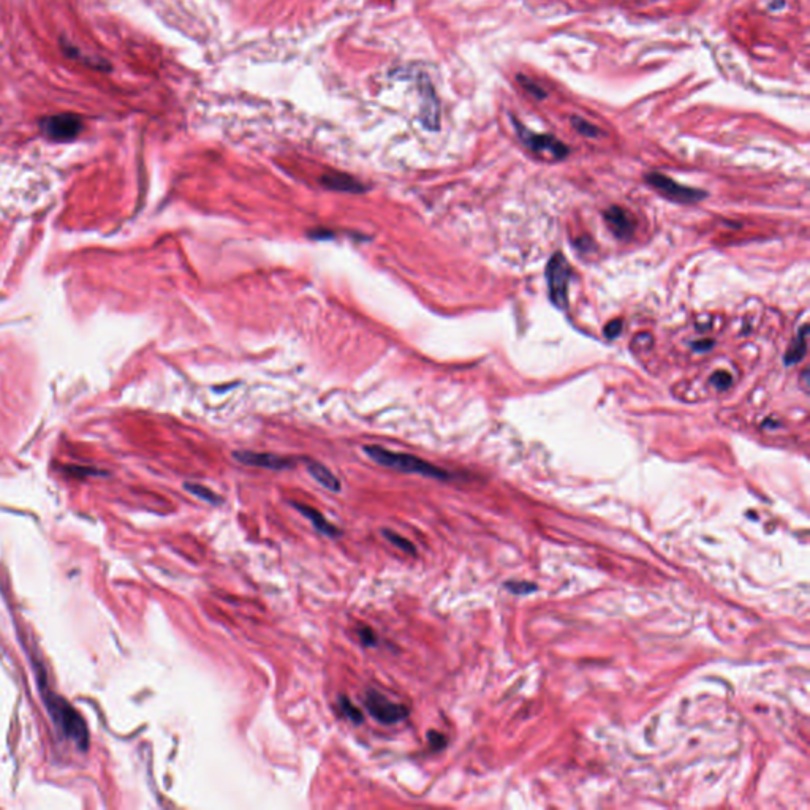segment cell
Returning <instances> with one entry per match:
<instances>
[{
	"instance_id": "4fadbf2b",
	"label": "cell",
	"mask_w": 810,
	"mask_h": 810,
	"mask_svg": "<svg viewBox=\"0 0 810 810\" xmlns=\"http://www.w3.org/2000/svg\"><path fill=\"white\" fill-rule=\"evenodd\" d=\"M307 472L312 475L314 480L317 483L321 484L323 488H326L328 491L331 492H339L341 491V481L334 475L330 469L326 466H323V464L317 462V461H307Z\"/></svg>"
},
{
	"instance_id": "7402d4cb",
	"label": "cell",
	"mask_w": 810,
	"mask_h": 810,
	"mask_svg": "<svg viewBox=\"0 0 810 810\" xmlns=\"http://www.w3.org/2000/svg\"><path fill=\"white\" fill-rule=\"evenodd\" d=\"M622 331V320H613L605 328V336L608 339H616Z\"/></svg>"
},
{
	"instance_id": "30bf717a",
	"label": "cell",
	"mask_w": 810,
	"mask_h": 810,
	"mask_svg": "<svg viewBox=\"0 0 810 810\" xmlns=\"http://www.w3.org/2000/svg\"><path fill=\"white\" fill-rule=\"evenodd\" d=\"M421 95H423L421 116H423L424 127H426L428 130H439V127H440L439 100H437V95H435V92H434L432 86H430L429 83H428L426 87L421 89Z\"/></svg>"
},
{
	"instance_id": "ffe728a7",
	"label": "cell",
	"mask_w": 810,
	"mask_h": 810,
	"mask_svg": "<svg viewBox=\"0 0 810 810\" xmlns=\"http://www.w3.org/2000/svg\"><path fill=\"white\" fill-rule=\"evenodd\" d=\"M711 383H712L714 387H716L718 391H725V389H728V388L732 387V385H733V377L729 376L728 372L718 371V372H716V373H714V376L711 377Z\"/></svg>"
},
{
	"instance_id": "8fae6325",
	"label": "cell",
	"mask_w": 810,
	"mask_h": 810,
	"mask_svg": "<svg viewBox=\"0 0 810 810\" xmlns=\"http://www.w3.org/2000/svg\"><path fill=\"white\" fill-rule=\"evenodd\" d=\"M292 505L296 508L299 513H303L321 535L330 537V538H337V537L342 535L341 529L336 528L334 524H331L330 521L323 516L319 509H315L314 507H309V505H303V503H296V502H292Z\"/></svg>"
},
{
	"instance_id": "9c48e42d",
	"label": "cell",
	"mask_w": 810,
	"mask_h": 810,
	"mask_svg": "<svg viewBox=\"0 0 810 810\" xmlns=\"http://www.w3.org/2000/svg\"><path fill=\"white\" fill-rule=\"evenodd\" d=\"M603 217L606 220V225L609 226V230L613 231L614 236L619 237V239H628V237L633 235L634 230L633 217L624 208L611 206L609 209H606Z\"/></svg>"
},
{
	"instance_id": "8992f818",
	"label": "cell",
	"mask_w": 810,
	"mask_h": 810,
	"mask_svg": "<svg viewBox=\"0 0 810 810\" xmlns=\"http://www.w3.org/2000/svg\"><path fill=\"white\" fill-rule=\"evenodd\" d=\"M646 180H648V184L650 187H654L657 192H660L661 195L668 198V200L676 201V203H685V205H689V203H696V201L704 200V198L707 196L704 190L692 189V187H685V185L677 184L676 180H673L671 178H668L661 173L646 174Z\"/></svg>"
},
{
	"instance_id": "7c38bea8",
	"label": "cell",
	"mask_w": 810,
	"mask_h": 810,
	"mask_svg": "<svg viewBox=\"0 0 810 810\" xmlns=\"http://www.w3.org/2000/svg\"><path fill=\"white\" fill-rule=\"evenodd\" d=\"M321 184L326 187V189H331V190H337V192H348V194H360L364 189H362V185L360 180H356L355 178L348 176V174H344V173H330V174H325L321 179Z\"/></svg>"
},
{
	"instance_id": "277c9868",
	"label": "cell",
	"mask_w": 810,
	"mask_h": 810,
	"mask_svg": "<svg viewBox=\"0 0 810 810\" xmlns=\"http://www.w3.org/2000/svg\"><path fill=\"white\" fill-rule=\"evenodd\" d=\"M571 277V268L562 253H554L549 260L546 268V280L549 288V298L560 309L566 307V298H568V283Z\"/></svg>"
},
{
	"instance_id": "9a60e30c",
	"label": "cell",
	"mask_w": 810,
	"mask_h": 810,
	"mask_svg": "<svg viewBox=\"0 0 810 810\" xmlns=\"http://www.w3.org/2000/svg\"><path fill=\"white\" fill-rule=\"evenodd\" d=\"M184 489L189 491L192 496H195L200 498L203 502H208L211 503V505H222L223 503V498L220 497L219 494H215L212 489L206 488V486L203 484H198V483H185L184 484Z\"/></svg>"
},
{
	"instance_id": "5bb4252c",
	"label": "cell",
	"mask_w": 810,
	"mask_h": 810,
	"mask_svg": "<svg viewBox=\"0 0 810 810\" xmlns=\"http://www.w3.org/2000/svg\"><path fill=\"white\" fill-rule=\"evenodd\" d=\"M807 332H809V326L804 325L800 330V332H798V336L795 337V341L791 342L788 352H786L784 356V362L786 366L796 364V362H800L804 356H806V353H807Z\"/></svg>"
},
{
	"instance_id": "ac0fdd59",
	"label": "cell",
	"mask_w": 810,
	"mask_h": 810,
	"mask_svg": "<svg viewBox=\"0 0 810 810\" xmlns=\"http://www.w3.org/2000/svg\"><path fill=\"white\" fill-rule=\"evenodd\" d=\"M339 706H341V709L345 716L348 717V720H352L356 725L364 722V716H362L361 709H358V707H356L348 698H345V696L339 698Z\"/></svg>"
},
{
	"instance_id": "603a6c76",
	"label": "cell",
	"mask_w": 810,
	"mask_h": 810,
	"mask_svg": "<svg viewBox=\"0 0 810 810\" xmlns=\"http://www.w3.org/2000/svg\"><path fill=\"white\" fill-rule=\"evenodd\" d=\"M428 739H429L430 744H432V747H435V749H437V747L439 749H441V747L446 744V739L444 738V736H441L440 733H435V732H429Z\"/></svg>"
},
{
	"instance_id": "52a82bcc",
	"label": "cell",
	"mask_w": 810,
	"mask_h": 810,
	"mask_svg": "<svg viewBox=\"0 0 810 810\" xmlns=\"http://www.w3.org/2000/svg\"><path fill=\"white\" fill-rule=\"evenodd\" d=\"M42 130L54 141L75 140L83 130V122L76 115L49 116L40 122Z\"/></svg>"
},
{
	"instance_id": "ba28073f",
	"label": "cell",
	"mask_w": 810,
	"mask_h": 810,
	"mask_svg": "<svg viewBox=\"0 0 810 810\" xmlns=\"http://www.w3.org/2000/svg\"><path fill=\"white\" fill-rule=\"evenodd\" d=\"M233 457L237 462L244 464V466L251 467H262L271 470H283L292 469L296 461L290 457H282L277 455H269V453H255V451H235Z\"/></svg>"
},
{
	"instance_id": "7a4b0ae2",
	"label": "cell",
	"mask_w": 810,
	"mask_h": 810,
	"mask_svg": "<svg viewBox=\"0 0 810 810\" xmlns=\"http://www.w3.org/2000/svg\"><path fill=\"white\" fill-rule=\"evenodd\" d=\"M364 453L372 459L373 462H377L378 466L398 470V472L418 473V475H423V477L439 478V480L450 478V473L445 472V470H441L440 467H435L430 462L423 461V459L416 457V456L405 455V453H394V451L382 448V446H377V445L364 446Z\"/></svg>"
},
{
	"instance_id": "5b68a950",
	"label": "cell",
	"mask_w": 810,
	"mask_h": 810,
	"mask_svg": "<svg viewBox=\"0 0 810 810\" xmlns=\"http://www.w3.org/2000/svg\"><path fill=\"white\" fill-rule=\"evenodd\" d=\"M513 124H514V128H516V133L521 140V143L524 146H528L530 151H534L535 154H546V155H551L552 158H565L566 155L570 154V149L566 147V144H564L562 141L557 140L556 137H552V135H548V133H535V132H530L529 128H525L523 124L518 122L516 119L513 117Z\"/></svg>"
},
{
	"instance_id": "e0dca14e",
	"label": "cell",
	"mask_w": 810,
	"mask_h": 810,
	"mask_svg": "<svg viewBox=\"0 0 810 810\" xmlns=\"http://www.w3.org/2000/svg\"><path fill=\"white\" fill-rule=\"evenodd\" d=\"M571 126H573L576 132L581 133L582 137L597 138V137H600V135H602V132H600V130L596 126H592L591 122H587V121H584V119H581V117H576V116L571 117Z\"/></svg>"
},
{
	"instance_id": "cb8c5ba5",
	"label": "cell",
	"mask_w": 810,
	"mask_h": 810,
	"mask_svg": "<svg viewBox=\"0 0 810 810\" xmlns=\"http://www.w3.org/2000/svg\"><path fill=\"white\" fill-rule=\"evenodd\" d=\"M714 345L712 341H703V342H695L693 344V348L696 352H707V350H711V347Z\"/></svg>"
},
{
	"instance_id": "3957f363",
	"label": "cell",
	"mask_w": 810,
	"mask_h": 810,
	"mask_svg": "<svg viewBox=\"0 0 810 810\" xmlns=\"http://www.w3.org/2000/svg\"><path fill=\"white\" fill-rule=\"evenodd\" d=\"M364 707L378 723L394 725L409 717L410 709L405 704L394 703L376 689H367L364 693Z\"/></svg>"
},
{
	"instance_id": "2e32d148",
	"label": "cell",
	"mask_w": 810,
	"mask_h": 810,
	"mask_svg": "<svg viewBox=\"0 0 810 810\" xmlns=\"http://www.w3.org/2000/svg\"><path fill=\"white\" fill-rule=\"evenodd\" d=\"M382 535L387 538V540L391 543V545L398 546L400 551H404L407 554H416V549L415 545L410 540H407L405 537H402L399 534H396V532L389 530V529H383L382 530Z\"/></svg>"
},
{
	"instance_id": "44dd1931",
	"label": "cell",
	"mask_w": 810,
	"mask_h": 810,
	"mask_svg": "<svg viewBox=\"0 0 810 810\" xmlns=\"http://www.w3.org/2000/svg\"><path fill=\"white\" fill-rule=\"evenodd\" d=\"M358 636L361 639V643L364 646H376L377 644V634L371 627L361 625L358 628Z\"/></svg>"
},
{
	"instance_id": "d6986e66",
	"label": "cell",
	"mask_w": 810,
	"mask_h": 810,
	"mask_svg": "<svg viewBox=\"0 0 810 810\" xmlns=\"http://www.w3.org/2000/svg\"><path fill=\"white\" fill-rule=\"evenodd\" d=\"M516 79H518V83L521 84V86H523L525 90H528V92L534 99H537V100L546 99V92H545V90H543L540 86H538V84H535L534 81H532V79H529L528 76L523 75V73H518Z\"/></svg>"
},
{
	"instance_id": "6da1fadb",
	"label": "cell",
	"mask_w": 810,
	"mask_h": 810,
	"mask_svg": "<svg viewBox=\"0 0 810 810\" xmlns=\"http://www.w3.org/2000/svg\"><path fill=\"white\" fill-rule=\"evenodd\" d=\"M43 698L44 703H47L49 716L59 732L67 739L75 742L79 749L86 750L89 745V732L86 723H84V718L64 698H60L56 693H49L43 690Z\"/></svg>"
}]
</instances>
